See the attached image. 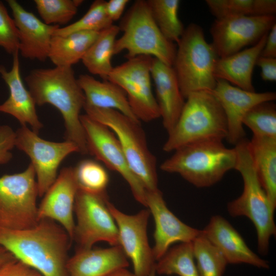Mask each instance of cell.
<instances>
[{
	"label": "cell",
	"instance_id": "21",
	"mask_svg": "<svg viewBox=\"0 0 276 276\" xmlns=\"http://www.w3.org/2000/svg\"><path fill=\"white\" fill-rule=\"evenodd\" d=\"M12 56V66L10 71L0 65V75L9 89L8 98L0 105V112L14 117L21 126L30 125L32 130L38 134L43 124L38 119L34 100L21 78L19 51Z\"/></svg>",
	"mask_w": 276,
	"mask_h": 276
},
{
	"label": "cell",
	"instance_id": "37",
	"mask_svg": "<svg viewBox=\"0 0 276 276\" xmlns=\"http://www.w3.org/2000/svg\"><path fill=\"white\" fill-rule=\"evenodd\" d=\"M19 34L13 18L0 1V47L13 55L19 51Z\"/></svg>",
	"mask_w": 276,
	"mask_h": 276
},
{
	"label": "cell",
	"instance_id": "39",
	"mask_svg": "<svg viewBox=\"0 0 276 276\" xmlns=\"http://www.w3.org/2000/svg\"><path fill=\"white\" fill-rule=\"evenodd\" d=\"M0 276H42L38 271L15 258L0 267Z\"/></svg>",
	"mask_w": 276,
	"mask_h": 276
},
{
	"label": "cell",
	"instance_id": "33",
	"mask_svg": "<svg viewBox=\"0 0 276 276\" xmlns=\"http://www.w3.org/2000/svg\"><path fill=\"white\" fill-rule=\"evenodd\" d=\"M105 3L103 0L95 1L81 18L66 27H59L53 35L63 36L79 31L101 32L109 27L113 24L106 14Z\"/></svg>",
	"mask_w": 276,
	"mask_h": 276
},
{
	"label": "cell",
	"instance_id": "17",
	"mask_svg": "<svg viewBox=\"0 0 276 276\" xmlns=\"http://www.w3.org/2000/svg\"><path fill=\"white\" fill-rule=\"evenodd\" d=\"M146 206L155 223L154 245L152 249L155 261L162 258L172 244L192 242L201 234V230L184 223L173 214L158 189L147 191Z\"/></svg>",
	"mask_w": 276,
	"mask_h": 276
},
{
	"label": "cell",
	"instance_id": "2",
	"mask_svg": "<svg viewBox=\"0 0 276 276\" xmlns=\"http://www.w3.org/2000/svg\"><path fill=\"white\" fill-rule=\"evenodd\" d=\"M36 105L49 104L61 113L66 141L74 143L81 154H88L80 111L85 98L72 67L36 68L25 78Z\"/></svg>",
	"mask_w": 276,
	"mask_h": 276
},
{
	"label": "cell",
	"instance_id": "38",
	"mask_svg": "<svg viewBox=\"0 0 276 276\" xmlns=\"http://www.w3.org/2000/svg\"><path fill=\"white\" fill-rule=\"evenodd\" d=\"M15 134L8 125H0V164L9 162L12 157L10 150L15 146Z\"/></svg>",
	"mask_w": 276,
	"mask_h": 276
},
{
	"label": "cell",
	"instance_id": "6",
	"mask_svg": "<svg viewBox=\"0 0 276 276\" xmlns=\"http://www.w3.org/2000/svg\"><path fill=\"white\" fill-rule=\"evenodd\" d=\"M177 44L172 67L185 100L193 93L213 90L217 81L215 68L219 57L206 40L202 28L189 24Z\"/></svg>",
	"mask_w": 276,
	"mask_h": 276
},
{
	"label": "cell",
	"instance_id": "43",
	"mask_svg": "<svg viewBox=\"0 0 276 276\" xmlns=\"http://www.w3.org/2000/svg\"><path fill=\"white\" fill-rule=\"evenodd\" d=\"M15 258L10 251L0 245V267Z\"/></svg>",
	"mask_w": 276,
	"mask_h": 276
},
{
	"label": "cell",
	"instance_id": "4",
	"mask_svg": "<svg viewBox=\"0 0 276 276\" xmlns=\"http://www.w3.org/2000/svg\"><path fill=\"white\" fill-rule=\"evenodd\" d=\"M237 153L221 141H208L182 146L160 165L163 171L176 173L197 188L211 187L235 169Z\"/></svg>",
	"mask_w": 276,
	"mask_h": 276
},
{
	"label": "cell",
	"instance_id": "5",
	"mask_svg": "<svg viewBox=\"0 0 276 276\" xmlns=\"http://www.w3.org/2000/svg\"><path fill=\"white\" fill-rule=\"evenodd\" d=\"M179 117L163 149L165 152L191 144L226 139L227 122L224 111L210 92L197 91L186 99Z\"/></svg>",
	"mask_w": 276,
	"mask_h": 276
},
{
	"label": "cell",
	"instance_id": "40",
	"mask_svg": "<svg viewBox=\"0 0 276 276\" xmlns=\"http://www.w3.org/2000/svg\"><path fill=\"white\" fill-rule=\"evenodd\" d=\"M256 65L261 68V76L263 80L269 82L276 81V58L260 56Z\"/></svg>",
	"mask_w": 276,
	"mask_h": 276
},
{
	"label": "cell",
	"instance_id": "41",
	"mask_svg": "<svg viewBox=\"0 0 276 276\" xmlns=\"http://www.w3.org/2000/svg\"><path fill=\"white\" fill-rule=\"evenodd\" d=\"M128 0H110L106 2L105 11L109 19L113 22L122 16Z\"/></svg>",
	"mask_w": 276,
	"mask_h": 276
},
{
	"label": "cell",
	"instance_id": "18",
	"mask_svg": "<svg viewBox=\"0 0 276 276\" xmlns=\"http://www.w3.org/2000/svg\"><path fill=\"white\" fill-rule=\"evenodd\" d=\"M78 186L74 168L64 167L43 195L38 206V219L48 218L61 225L73 241L74 204Z\"/></svg>",
	"mask_w": 276,
	"mask_h": 276
},
{
	"label": "cell",
	"instance_id": "26",
	"mask_svg": "<svg viewBox=\"0 0 276 276\" xmlns=\"http://www.w3.org/2000/svg\"><path fill=\"white\" fill-rule=\"evenodd\" d=\"M249 148L260 182L276 208V138L252 136Z\"/></svg>",
	"mask_w": 276,
	"mask_h": 276
},
{
	"label": "cell",
	"instance_id": "28",
	"mask_svg": "<svg viewBox=\"0 0 276 276\" xmlns=\"http://www.w3.org/2000/svg\"><path fill=\"white\" fill-rule=\"evenodd\" d=\"M119 26L112 25L100 32L98 37L82 59L90 73L107 80L113 67L111 58L114 55V45L120 31Z\"/></svg>",
	"mask_w": 276,
	"mask_h": 276
},
{
	"label": "cell",
	"instance_id": "10",
	"mask_svg": "<svg viewBox=\"0 0 276 276\" xmlns=\"http://www.w3.org/2000/svg\"><path fill=\"white\" fill-rule=\"evenodd\" d=\"M108 202L106 193L96 194L78 189L74 204L77 223L73 239L76 250L91 248L100 241L119 245L118 229Z\"/></svg>",
	"mask_w": 276,
	"mask_h": 276
},
{
	"label": "cell",
	"instance_id": "14",
	"mask_svg": "<svg viewBox=\"0 0 276 276\" xmlns=\"http://www.w3.org/2000/svg\"><path fill=\"white\" fill-rule=\"evenodd\" d=\"M275 24V15L216 19L210 29L211 43L219 58L225 57L257 43Z\"/></svg>",
	"mask_w": 276,
	"mask_h": 276
},
{
	"label": "cell",
	"instance_id": "16",
	"mask_svg": "<svg viewBox=\"0 0 276 276\" xmlns=\"http://www.w3.org/2000/svg\"><path fill=\"white\" fill-rule=\"evenodd\" d=\"M210 93L216 98L224 111L227 126L226 139L234 145L245 138L243 120L246 113L260 103L276 99L275 92L249 91L221 79H217L215 87Z\"/></svg>",
	"mask_w": 276,
	"mask_h": 276
},
{
	"label": "cell",
	"instance_id": "23",
	"mask_svg": "<svg viewBox=\"0 0 276 276\" xmlns=\"http://www.w3.org/2000/svg\"><path fill=\"white\" fill-rule=\"evenodd\" d=\"M129 265L128 258L120 245L108 248L76 250L69 258V276H107L113 271Z\"/></svg>",
	"mask_w": 276,
	"mask_h": 276
},
{
	"label": "cell",
	"instance_id": "22",
	"mask_svg": "<svg viewBox=\"0 0 276 276\" xmlns=\"http://www.w3.org/2000/svg\"><path fill=\"white\" fill-rule=\"evenodd\" d=\"M151 75L156 90V102L165 129L169 133L175 125L185 103L172 66L152 58Z\"/></svg>",
	"mask_w": 276,
	"mask_h": 276
},
{
	"label": "cell",
	"instance_id": "7",
	"mask_svg": "<svg viewBox=\"0 0 276 276\" xmlns=\"http://www.w3.org/2000/svg\"><path fill=\"white\" fill-rule=\"evenodd\" d=\"M122 36L116 39L114 55L126 50V57L146 55L172 66L176 46L162 33L155 22L147 1H136L123 18Z\"/></svg>",
	"mask_w": 276,
	"mask_h": 276
},
{
	"label": "cell",
	"instance_id": "19",
	"mask_svg": "<svg viewBox=\"0 0 276 276\" xmlns=\"http://www.w3.org/2000/svg\"><path fill=\"white\" fill-rule=\"evenodd\" d=\"M7 2L19 32V53L25 58L44 61L48 58L54 32L60 27L45 24L15 0Z\"/></svg>",
	"mask_w": 276,
	"mask_h": 276
},
{
	"label": "cell",
	"instance_id": "44",
	"mask_svg": "<svg viewBox=\"0 0 276 276\" xmlns=\"http://www.w3.org/2000/svg\"><path fill=\"white\" fill-rule=\"evenodd\" d=\"M107 276H136L134 273L128 271L126 268L117 269Z\"/></svg>",
	"mask_w": 276,
	"mask_h": 276
},
{
	"label": "cell",
	"instance_id": "35",
	"mask_svg": "<svg viewBox=\"0 0 276 276\" xmlns=\"http://www.w3.org/2000/svg\"><path fill=\"white\" fill-rule=\"evenodd\" d=\"M74 169L79 189L96 194L106 193L109 176L100 164L85 159L79 163Z\"/></svg>",
	"mask_w": 276,
	"mask_h": 276
},
{
	"label": "cell",
	"instance_id": "9",
	"mask_svg": "<svg viewBox=\"0 0 276 276\" xmlns=\"http://www.w3.org/2000/svg\"><path fill=\"white\" fill-rule=\"evenodd\" d=\"M36 178L31 163L23 172L0 177L1 227L25 229L37 224L38 189Z\"/></svg>",
	"mask_w": 276,
	"mask_h": 276
},
{
	"label": "cell",
	"instance_id": "3",
	"mask_svg": "<svg viewBox=\"0 0 276 276\" xmlns=\"http://www.w3.org/2000/svg\"><path fill=\"white\" fill-rule=\"evenodd\" d=\"M235 146L237 153L235 169L242 177L243 190L239 197L227 204V211L232 217L245 216L252 221L257 231L258 251L266 255L270 240L276 234L275 207L260 182L249 150V141L245 138Z\"/></svg>",
	"mask_w": 276,
	"mask_h": 276
},
{
	"label": "cell",
	"instance_id": "42",
	"mask_svg": "<svg viewBox=\"0 0 276 276\" xmlns=\"http://www.w3.org/2000/svg\"><path fill=\"white\" fill-rule=\"evenodd\" d=\"M260 56L276 58V24L268 32Z\"/></svg>",
	"mask_w": 276,
	"mask_h": 276
},
{
	"label": "cell",
	"instance_id": "12",
	"mask_svg": "<svg viewBox=\"0 0 276 276\" xmlns=\"http://www.w3.org/2000/svg\"><path fill=\"white\" fill-rule=\"evenodd\" d=\"M88 153L118 173L128 184L135 199L146 206L147 190L134 173L114 133L87 114L80 116Z\"/></svg>",
	"mask_w": 276,
	"mask_h": 276
},
{
	"label": "cell",
	"instance_id": "20",
	"mask_svg": "<svg viewBox=\"0 0 276 276\" xmlns=\"http://www.w3.org/2000/svg\"><path fill=\"white\" fill-rule=\"evenodd\" d=\"M202 233L227 264L245 263L261 268H269V263L253 252L239 232L221 216H212Z\"/></svg>",
	"mask_w": 276,
	"mask_h": 276
},
{
	"label": "cell",
	"instance_id": "45",
	"mask_svg": "<svg viewBox=\"0 0 276 276\" xmlns=\"http://www.w3.org/2000/svg\"><path fill=\"white\" fill-rule=\"evenodd\" d=\"M156 271L154 268L148 276H156Z\"/></svg>",
	"mask_w": 276,
	"mask_h": 276
},
{
	"label": "cell",
	"instance_id": "27",
	"mask_svg": "<svg viewBox=\"0 0 276 276\" xmlns=\"http://www.w3.org/2000/svg\"><path fill=\"white\" fill-rule=\"evenodd\" d=\"M99 33L79 31L63 36L53 35L48 58L55 66L72 67L82 60Z\"/></svg>",
	"mask_w": 276,
	"mask_h": 276
},
{
	"label": "cell",
	"instance_id": "8",
	"mask_svg": "<svg viewBox=\"0 0 276 276\" xmlns=\"http://www.w3.org/2000/svg\"><path fill=\"white\" fill-rule=\"evenodd\" d=\"M86 114L108 127L117 136L130 168L147 191L158 188L156 160L149 150L140 122L111 109L84 105Z\"/></svg>",
	"mask_w": 276,
	"mask_h": 276
},
{
	"label": "cell",
	"instance_id": "15",
	"mask_svg": "<svg viewBox=\"0 0 276 276\" xmlns=\"http://www.w3.org/2000/svg\"><path fill=\"white\" fill-rule=\"evenodd\" d=\"M108 205L118 227L119 245L132 262L133 273L136 276H148L156 263L147 236L149 210L128 215L109 201Z\"/></svg>",
	"mask_w": 276,
	"mask_h": 276
},
{
	"label": "cell",
	"instance_id": "31",
	"mask_svg": "<svg viewBox=\"0 0 276 276\" xmlns=\"http://www.w3.org/2000/svg\"><path fill=\"white\" fill-rule=\"evenodd\" d=\"M152 15L159 30L170 41L177 43L185 28L178 16V0H148Z\"/></svg>",
	"mask_w": 276,
	"mask_h": 276
},
{
	"label": "cell",
	"instance_id": "11",
	"mask_svg": "<svg viewBox=\"0 0 276 276\" xmlns=\"http://www.w3.org/2000/svg\"><path fill=\"white\" fill-rule=\"evenodd\" d=\"M152 58L140 55L128 58L123 64L113 67L107 80L125 91L133 112L140 121L145 122L160 118L151 87Z\"/></svg>",
	"mask_w": 276,
	"mask_h": 276
},
{
	"label": "cell",
	"instance_id": "25",
	"mask_svg": "<svg viewBox=\"0 0 276 276\" xmlns=\"http://www.w3.org/2000/svg\"><path fill=\"white\" fill-rule=\"evenodd\" d=\"M77 80L85 98V105L114 109L140 122L133 112L126 93L118 85L108 80L99 81L87 74L79 75Z\"/></svg>",
	"mask_w": 276,
	"mask_h": 276
},
{
	"label": "cell",
	"instance_id": "30",
	"mask_svg": "<svg viewBox=\"0 0 276 276\" xmlns=\"http://www.w3.org/2000/svg\"><path fill=\"white\" fill-rule=\"evenodd\" d=\"M156 273L178 276H199L195 263L192 242L175 245L157 261Z\"/></svg>",
	"mask_w": 276,
	"mask_h": 276
},
{
	"label": "cell",
	"instance_id": "34",
	"mask_svg": "<svg viewBox=\"0 0 276 276\" xmlns=\"http://www.w3.org/2000/svg\"><path fill=\"white\" fill-rule=\"evenodd\" d=\"M253 136L276 138V105L272 101L260 103L252 107L243 120Z\"/></svg>",
	"mask_w": 276,
	"mask_h": 276
},
{
	"label": "cell",
	"instance_id": "29",
	"mask_svg": "<svg viewBox=\"0 0 276 276\" xmlns=\"http://www.w3.org/2000/svg\"><path fill=\"white\" fill-rule=\"evenodd\" d=\"M216 19L232 16L275 15V0H206Z\"/></svg>",
	"mask_w": 276,
	"mask_h": 276
},
{
	"label": "cell",
	"instance_id": "36",
	"mask_svg": "<svg viewBox=\"0 0 276 276\" xmlns=\"http://www.w3.org/2000/svg\"><path fill=\"white\" fill-rule=\"evenodd\" d=\"M81 0H35L42 21L48 25L67 24L76 14Z\"/></svg>",
	"mask_w": 276,
	"mask_h": 276
},
{
	"label": "cell",
	"instance_id": "32",
	"mask_svg": "<svg viewBox=\"0 0 276 276\" xmlns=\"http://www.w3.org/2000/svg\"><path fill=\"white\" fill-rule=\"evenodd\" d=\"M199 276H222L227 263L220 251L202 233L192 242Z\"/></svg>",
	"mask_w": 276,
	"mask_h": 276
},
{
	"label": "cell",
	"instance_id": "24",
	"mask_svg": "<svg viewBox=\"0 0 276 276\" xmlns=\"http://www.w3.org/2000/svg\"><path fill=\"white\" fill-rule=\"evenodd\" d=\"M267 34L256 44L228 56L219 58L215 68L217 79L249 91H255L252 75L257 59L264 48Z\"/></svg>",
	"mask_w": 276,
	"mask_h": 276
},
{
	"label": "cell",
	"instance_id": "1",
	"mask_svg": "<svg viewBox=\"0 0 276 276\" xmlns=\"http://www.w3.org/2000/svg\"><path fill=\"white\" fill-rule=\"evenodd\" d=\"M72 242L61 225L48 218L28 229L0 226V245L42 276H69L66 265Z\"/></svg>",
	"mask_w": 276,
	"mask_h": 276
},
{
	"label": "cell",
	"instance_id": "13",
	"mask_svg": "<svg viewBox=\"0 0 276 276\" xmlns=\"http://www.w3.org/2000/svg\"><path fill=\"white\" fill-rule=\"evenodd\" d=\"M15 134V146L30 157L36 174L38 196L42 197L56 179L62 160L72 153H79V149L67 141L54 142L42 139L26 125L21 126Z\"/></svg>",
	"mask_w": 276,
	"mask_h": 276
}]
</instances>
